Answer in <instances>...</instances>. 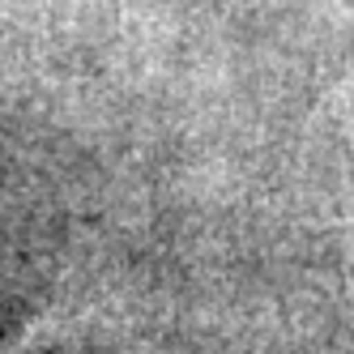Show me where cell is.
Instances as JSON below:
<instances>
[{
	"instance_id": "1",
	"label": "cell",
	"mask_w": 354,
	"mask_h": 354,
	"mask_svg": "<svg viewBox=\"0 0 354 354\" xmlns=\"http://www.w3.org/2000/svg\"><path fill=\"white\" fill-rule=\"evenodd\" d=\"M60 342H64L60 316H35L0 342V354H56Z\"/></svg>"
}]
</instances>
